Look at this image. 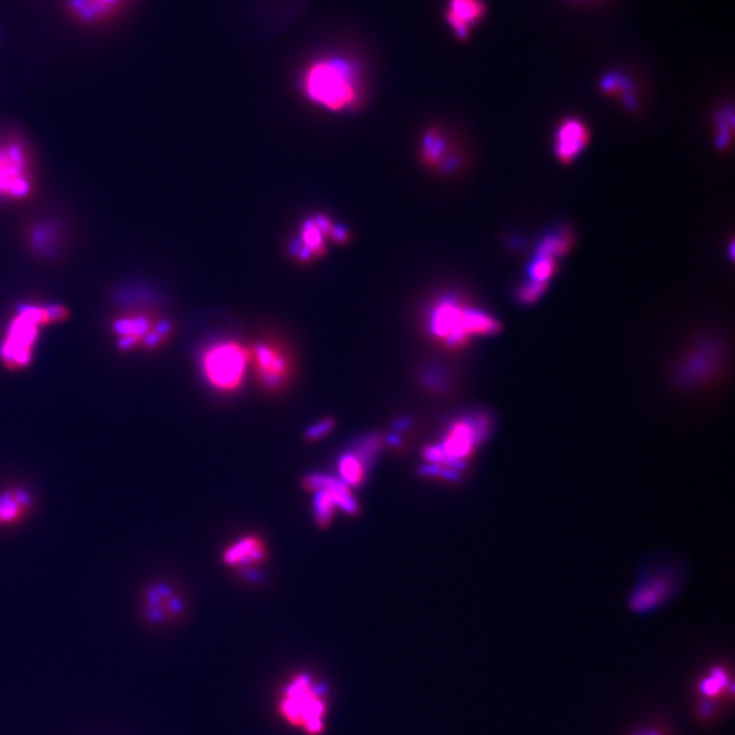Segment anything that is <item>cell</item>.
<instances>
[{
	"mask_svg": "<svg viewBox=\"0 0 735 735\" xmlns=\"http://www.w3.org/2000/svg\"><path fill=\"white\" fill-rule=\"evenodd\" d=\"M716 365V352L712 347H700L691 353V357L683 365V381L688 383L700 382L705 375L711 372Z\"/></svg>",
	"mask_w": 735,
	"mask_h": 735,
	"instance_id": "44dd1931",
	"label": "cell"
},
{
	"mask_svg": "<svg viewBox=\"0 0 735 735\" xmlns=\"http://www.w3.org/2000/svg\"><path fill=\"white\" fill-rule=\"evenodd\" d=\"M428 330L449 349H460L473 336L498 333L500 323L462 298L446 295L439 298L428 312Z\"/></svg>",
	"mask_w": 735,
	"mask_h": 735,
	"instance_id": "3957f363",
	"label": "cell"
},
{
	"mask_svg": "<svg viewBox=\"0 0 735 735\" xmlns=\"http://www.w3.org/2000/svg\"><path fill=\"white\" fill-rule=\"evenodd\" d=\"M28 148L17 137H0V199H25L34 189Z\"/></svg>",
	"mask_w": 735,
	"mask_h": 735,
	"instance_id": "8992f818",
	"label": "cell"
},
{
	"mask_svg": "<svg viewBox=\"0 0 735 735\" xmlns=\"http://www.w3.org/2000/svg\"><path fill=\"white\" fill-rule=\"evenodd\" d=\"M304 485L309 492L314 493V517L320 527L330 526L338 509L347 515L357 514V501L350 488L341 479L325 474H312Z\"/></svg>",
	"mask_w": 735,
	"mask_h": 735,
	"instance_id": "ba28073f",
	"label": "cell"
},
{
	"mask_svg": "<svg viewBox=\"0 0 735 735\" xmlns=\"http://www.w3.org/2000/svg\"><path fill=\"white\" fill-rule=\"evenodd\" d=\"M267 557V549L262 539L255 536L241 537L225 549L222 561L230 568L241 572L256 568Z\"/></svg>",
	"mask_w": 735,
	"mask_h": 735,
	"instance_id": "ac0fdd59",
	"label": "cell"
},
{
	"mask_svg": "<svg viewBox=\"0 0 735 735\" xmlns=\"http://www.w3.org/2000/svg\"><path fill=\"white\" fill-rule=\"evenodd\" d=\"M334 419H324L322 421L316 422L306 430L305 438L309 441H317L324 438L325 435L334 430Z\"/></svg>",
	"mask_w": 735,
	"mask_h": 735,
	"instance_id": "4316f807",
	"label": "cell"
},
{
	"mask_svg": "<svg viewBox=\"0 0 735 735\" xmlns=\"http://www.w3.org/2000/svg\"><path fill=\"white\" fill-rule=\"evenodd\" d=\"M487 427L484 420L468 419L457 421L450 428L444 440L439 446L425 450L424 457L436 469L441 465L458 466L468 457L477 441L481 440Z\"/></svg>",
	"mask_w": 735,
	"mask_h": 735,
	"instance_id": "9c48e42d",
	"label": "cell"
},
{
	"mask_svg": "<svg viewBox=\"0 0 735 735\" xmlns=\"http://www.w3.org/2000/svg\"><path fill=\"white\" fill-rule=\"evenodd\" d=\"M249 363L254 365L259 383L271 392L286 386L292 375L289 353L281 343L270 339L254 344L249 350Z\"/></svg>",
	"mask_w": 735,
	"mask_h": 735,
	"instance_id": "30bf717a",
	"label": "cell"
},
{
	"mask_svg": "<svg viewBox=\"0 0 735 735\" xmlns=\"http://www.w3.org/2000/svg\"><path fill=\"white\" fill-rule=\"evenodd\" d=\"M715 143L716 148L726 150L732 142V130H734V119L731 111H720L715 116Z\"/></svg>",
	"mask_w": 735,
	"mask_h": 735,
	"instance_id": "d4e9b609",
	"label": "cell"
},
{
	"mask_svg": "<svg viewBox=\"0 0 735 735\" xmlns=\"http://www.w3.org/2000/svg\"><path fill=\"white\" fill-rule=\"evenodd\" d=\"M672 579L663 575L659 577H650L647 582L642 583L636 594L632 596L631 607L634 612H647L666 601L672 594Z\"/></svg>",
	"mask_w": 735,
	"mask_h": 735,
	"instance_id": "ffe728a7",
	"label": "cell"
},
{
	"mask_svg": "<svg viewBox=\"0 0 735 735\" xmlns=\"http://www.w3.org/2000/svg\"><path fill=\"white\" fill-rule=\"evenodd\" d=\"M184 613L180 594L167 583H157L146 590L143 596V614L153 625H168L179 620Z\"/></svg>",
	"mask_w": 735,
	"mask_h": 735,
	"instance_id": "4fadbf2b",
	"label": "cell"
},
{
	"mask_svg": "<svg viewBox=\"0 0 735 735\" xmlns=\"http://www.w3.org/2000/svg\"><path fill=\"white\" fill-rule=\"evenodd\" d=\"M602 89H604V93L618 97L625 105L626 110L632 111V112L637 110V100L634 97L633 89H632L629 81L623 75H606L604 82H602Z\"/></svg>",
	"mask_w": 735,
	"mask_h": 735,
	"instance_id": "603a6c76",
	"label": "cell"
},
{
	"mask_svg": "<svg viewBox=\"0 0 735 735\" xmlns=\"http://www.w3.org/2000/svg\"><path fill=\"white\" fill-rule=\"evenodd\" d=\"M487 15L484 0H447L444 21L455 39L465 42Z\"/></svg>",
	"mask_w": 735,
	"mask_h": 735,
	"instance_id": "9a60e30c",
	"label": "cell"
},
{
	"mask_svg": "<svg viewBox=\"0 0 735 735\" xmlns=\"http://www.w3.org/2000/svg\"><path fill=\"white\" fill-rule=\"evenodd\" d=\"M547 287H549V285L527 279V281L517 289V300L523 304L536 303V301H538L539 298L542 297V295L546 292Z\"/></svg>",
	"mask_w": 735,
	"mask_h": 735,
	"instance_id": "484cf974",
	"label": "cell"
},
{
	"mask_svg": "<svg viewBox=\"0 0 735 735\" xmlns=\"http://www.w3.org/2000/svg\"><path fill=\"white\" fill-rule=\"evenodd\" d=\"M112 333L115 334L119 349L131 352L135 349H159L169 341L173 330L168 320L135 312L121 314L113 320Z\"/></svg>",
	"mask_w": 735,
	"mask_h": 735,
	"instance_id": "52a82bcc",
	"label": "cell"
},
{
	"mask_svg": "<svg viewBox=\"0 0 735 735\" xmlns=\"http://www.w3.org/2000/svg\"><path fill=\"white\" fill-rule=\"evenodd\" d=\"M572 246H574V233L569 227H561L542 238L536 255L557 260V257L568 254Z\"/></svg>",
	"mask_w": 735,
	"mask_h": 735,
	"instance_id": "7402d4cb",
	"label": "cell"
},
{
	"mask_svg": "<svg viewBox=\"0 0 735 735\" xmlns=\"http://www.w3.org/2000/svg\"><path fill=\"white\" fill-rule=\"evenodd\" d=\"M557 268V260L552 259V257L537 256L536 255L533 262L528 266V278H530V281L549 285L550 279L555 276Z\"/></svg>",
	"mask_w": 735,
	"mask_h": 735,
	"instance_id": "cb8c5ba5",
	"label": "cell"
},
{
	"mask_svg": "<svg viewBox=\"0 0 735 735\" xmlns=\"http://www.w3.org/2000/svg\"><path fill=\"white\" fill-rule=\"evenodd\" d=\"M420 157L430 169L443 172H452L460 162L459 156L452 150L446 134L435 127L428 130L422 137Z\"/></svg>",
	"mask_w": 735,
	"mask_h": 735,
	"instance_id": "e0dca14e",
	"label": "cell"
},
{
	"mask_svg": "<svg viewBox=\"0 0 735 735\" xmlns=\"http://www.w3.org/2000/svg\"><path fill=\"white\" fill-rule=\"evenodd\" d=\"M34 507L31 493L24 488H9L0 492V527H13L28 517Z\"/></svg>",
	"mask_w": 735,
	"mask_h": 735,
	"instance_id": "d6986e66",
	"label": "cell"
},
{
	"mask_svg": "<svg viewBox=\"0 0 735 735\" xmlns=\"http://www.w3.org/2000/svg\"><path fill=\"white\" fill-rule=\"evenodd\" d=\"M137 0H63L70 20L82 28H102L121 17Z\"/></svg>",
	"mask_w": 735,
	"mask_h": 735,
	"instance_id": "7c38bea8",
	"label": "cell"
},
{
	"mask_svg": "<svg viewBox=\"0 0 735 735\" xmlns=\"http://www.w3.org/2000/svg\"><path fill=\"white\" fill-rule=\"evenodd\" d=\"M382 440L376 436L365 439L360 444L344 452L338 463L341 481L349 488L358 487L365 479L368 465L373 460L376 452L381 450Z\"/></svg>",
	"mask_w": 735,
	"mask_h": 735,
	"instance_id": "2e32d148",
	"label": "cell"
},
{
	"mask_svg": "<svg viewBox=\"0 0 735 735\" xmlns=\"http://www.w3.org/2000/svg\"><path fill=\"white\" fill-rule=\"evenodd\" d=\"M298 86L311 104L328 112L354 110L363 97V72L353 56L324 53L301 70Z\"/></svg>",
	"mask_w": 735,
	"mask_h": 735,
	"instance_id": "6da1fadb",
	"label": "cell"
},
{
	"mask_svg": "<svg viewBox=\"0 0 735 735\" xmlns=\"http://www.w3.org/2000/svg\"><path fill=\"white\" fill-rule=\"evenodd\" d=\"M633 735H663V732L658 731V730L655 729H643L634 732Z\"/></svg>",
	"mask_w": 735,
	"mask_h": 735,
	"instance_id": "83f0119b",
	"label": "cell"
},
{
	"mask_svg": "<svg viewBox=\"0 0 735 735\" xmlns=\"http://www.w3.org/2000/svg\"><path fill=\"white\" fill-rule=\"evenodd\" d=\"M327 702L324 682L309 672H297L281 689L278 712L287 724L304 734L320 735L324 731Z\"/></svg>",
	"mask_w": 735,
	"mask_h": 735,
	"instance_id": "277c9868",
	"label": "cell"
},
{
	"mask_svg": "<svg viewBox=\"0 0 735 735\" xmlns=\"http://www.w3.org/2000/svg\"><path fill=\"white\" fill-rule=\"evenodd\" d=\"M327 240L333 243L344 244L349 240V233L344 227H336L325 216H314L306 219L300 227V237L295 255L300 262H311L314 257L325 254Z\"/></svg>",
	"mask_w": 735,
	"mask_h": 735,
	"instance_id": "8fae6325",
	"label": "cell"
},
{
	"mask_svg": "<svg viewBox=\"0 0 735 735\" xmlns=\"http://www.w3.org/2000/svg\"><path fill=\"white\" fill-rule=\"evenodd\" d=\"M591 140V131L585 121L566 118L555 132V154L564 165L572 164L583 153Z\"/></svg>",
	"mask_w": 735,
	"mask_h": 735,
	"instance_id": "5bb4252c",
	"label": "cell"
},
{
	"mask_svg": "<svg viewBox=\"0 0 735 735\" xmlns=\"http://www.w3.org/2000/svg\"><path fill=\"white\" fill-rule=\"evenodd\" d=\"M69 317V311L61 304L21 306L5 331L0 343V361L12 372L26 370L34 361L43 328L61 323Z\"/></svg>",
	"mask_w": 735,
	"mask_h": 735,
	"instance_id": "7a4b0ae2",
	"label": "cell"
},
{
	"mask_svg": "<svg viewBox=\"0 0 735 735\" xmlns=\"http://www.w3.org/2000/svg\"><path fill=\"white\" fill-rule=\"evenodd\" d=\"M248 365L249 350L236 341L216 342L206 347L200 357L203 378L222 394L240 389Z\"/></svg>",
	"mask_w": 735,
	"mask_h": 735,
	"instance_id": "5b68a950",
	"label": "cell"
}]
</instances>
